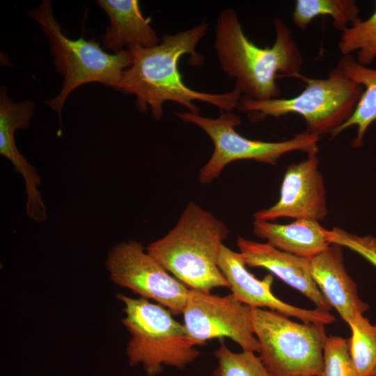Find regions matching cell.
<instances>
[{"label": "cell", "mask_w": 376, "mask_h": 376, "mask_svg": "<svg viewBox=\"0 0 376 376\" xmlns=\"http://www.w3.org/2000/svg\"><path fill=\"white\" fill-rule=\"evenodd\" d=\"M376 5V3H375ZM338 49L343 56L357 52L356 61L367 66L376 58V6L365 20L359 18L342 31Z\"/></svg>", "instance_id": "obj_21"}, {"label": "cell", "mask_w": 376, "mask_h": 376, "mask_svg": "<svg viewBox=\"0 0 376 376\" xmlns=\"http://www.w3.org/2000/svg\"><path fill=\"white\" fill-rule=\"evenodd\" d=\"M207 29L208 24L203 22L175 34H165L154 47H128L132 64L123 72L117 89L135 95L137 109L145 112L150 107L157 120L163 116L166 101L177 102L194 113L200 109L194 101L206 102L223 111L237 108L242 94L236 88L224 93L198 92L184 83L179 71V60L185 54L191 55L194 65L202 63L203 58L196 47Z\"/></svg>", "instance_id": "obj_1"}, {"label": "cell", "mask_w": 376, "mask_h": 376, "mask_svg": "<svg viewBox=\"0 0 376 376\" xmlns=\"http://www.w3.org/2000/svg\"><path fill=\"white\" fill-rule=\"evenodd\" d=\"M274 28L273 45L260 47L245 35L234 9L219 14L214 40L217 59L243 97L256 101L279 98L281 92L276 79L300 73L304 58L290 29L279 18L274 20Z\"/></svg>", "instance_id": "obj_2"}, {"label": "cell", "mask_w": 376, "mask_h": 376, "mask_svg": "<svg viewBox=\"0 0 376 376\" xmlns=\"http://www.w3.org/2000/svg\"><path fill=\"white\" fill-rule=\"evenodd\" d=\"M116 297L124 305L121 321L130 335L126 347L130 366L141 364L148 376H155L163 365L183 369L200 356L184 324L169 309L141 297Z\"/></svg>", "instance_id": "obj_4"}, {"label": "cell", "mask_w": 376, "mask_h": 376, "mask_svg": "<svg viewBox=\"0 0 376 376\" xmlns=\"http://www.w3.org/2000/svg\"><path fill=\"white\" fill-rule=\"evenodd\" d=\"M176 116L183 122L199 127L214 143L212 155L199 173V182L203 185L211 183L220 175L226 166L236 160L252 159L275 165L285 153L292 151L308 153L318 149L319 136L308 131L280 142L249 139L235 130L242 120L232 111L220 110L217 118L203 117L189 111L176 113Z\"/></svg>", "instance_id": "obj_8"}, {"label": "cell", "mask_w": 376, "mask_h": 376, "mask_svg": "<svg viewBox=\"0 0 376 376\" xmlns=\"http://www.w3.org/2000/svg\"><path fill=\"white\" fill-rule=\"evenodd\" d=\"M350 355L359 376H373L376 370V324H372L362 314L348 323Z\"/></svg>", "instance_id": "obj_20"}, {"label": "cell", "mask_w": 376, "mask_h": 376, "mask_svg": "<svg viewBox=\"0 0 376 376\" xmlns=\"http://www.w3.org/2000/svg\"><path fill=\"white\" fill-rule=\"evenodd\" d=\"M105 265L115 284L139 297L155 301L173 315L182 313L189 289L171 276L139 242L129 240L115 245Z\"/></svg>", "instance_id": "obj_9"}, {"label": "cell", "mask_w": 376, "mask_h": 376, "mask_svg": "<svg viewBox=\"0 0 376 376\" xmlns=\"http://www.w3.org/2000/svg\"><path fill=\"white\" fill-rule=\"evenodd\" d=\"M253 233L279 250L309 260L331 244L329 230L313 219H296L288 224L255 219Z\"/></svg>", "instance_id": "obj_17"}, {"label": "cell", "mask_w": 376, "mask_h": 376, "mask_svg": "<svg viewBox=\"0 0 376 376\" xmlns=\"http://www.w3.org/2000/svg\"><path fill=\"white\" fill-rule=\"evenodd\" d=\"M329 239L331 244L345 246L355 251L376 267V238L370 236L359 237L340 228H334L329 230Z\"/></svg>", "instance_id": "obj_24"}, {"label": "cell", "mask_w": 376, "mask_h": 376, "mask_svg": "<svg viewBox=\"0 0 376 376\" xmlns=\"http://www.w3.org/2000/svg\"><path fill=\"white\" fill-rule=\"evenodd\" d=\"M29 15L40 25L48 38L54 65L63 77L60 93L46 102L58 114L60 120L68 97L79 86L99 82L118 88L123 72L132 64L128 50L108 54L94 39L68 38L54 17L50 0L42 1L29 11Z\"/></svg>", "instance_id": "obj_5"}, {"label": "cell", "mask_w": 376, "mask_h": 376, "mask_svg": "<svg viewBox=\"0 0 376 376\" xmlns=\"http://www.w3.org/2000/svg\"><path fill=\"white\" fill-rule=\"evenodd\" d=\"M373 376H376V370L375 371V373H374V375Z\"/></svg>", "instance_id": "obj_25"}, {"label": "cell", "mask_w": 376, "mask_h": 376, "mask_svg": "<svg viewBox=\"0 0 376 376\" xmlns=\"http://www.w3.org/2000/svg\"><path fill=\"white\" fill-rule=\"evenodd\" d=\"M359 11L354 0H297L292 19L298 28L305 29L315 17L329 15L333 26L343 31L359 19Z\"/></svg>", "instance_id": "obj_19"}, {"label": "cell", "mask_w": 376, "mask_h": 376, "mask_svg": "<svg viewBox=\"0 0 376 376\" xmlns=\"http://www.w3.org/2000/svg\"><path fill=\"white\" fill-rule=\"evenodd\" d=\"M34 107L35 104L31 100L14 102L9 97L7 88L1 87L0 154L10 161L15 171L23 177L26 201L30 204H37L42 199L38 190L41 179L37 170L17 149L15 133L17 130L25 129L29 125Z\"/></svg>", "instance_id": "obj_15"}, {"label": "cell", "mask_w": 376, "mask_h": 376, "mask_svg": "<svg viewBox=\"0 0 376 376\" xmlns=\"http://www.w3.org/2000/svg\"><path fill=\"white\" fill-rule=\"evenodd\" d=\"M322 376H359L349 347V340L339 336L327 338L323 349Z\"/></svg>", "instance_id": "obj_23"}, {"label": "cell", "mask_w": 376, "mask_h": 376, "mask_svg": "<svg viewBox=\"0 0 376 376\" xmlns=\"http://www.w3.org/2000/svg\"><path fill=\"white\" fill-rule=\"evenodd\" d=\"M350 79L364 87L352 116L331 134V137L345 129L357 127V134L352 141L354 148H359L369 126L376 122V69L359 64L351 55L343 56L336 65Z\"/></svg>", "instance_id": "obj_18"}, {"label": "cell", "mask_w": 376, "mask_h": 376, "mask_svg": "<svg viewBox=\"0 0 376 376\" xmlns=\"http://www.w3.org/2000/svg\"><path fill=\"white\" fill-rule=\"evenodd\" d=\"M308 376H309V375H308Z\"/></svg>", "instance_id": "obj_26"}, {"label": "cell", "mask_w": 376, "mask_h": 376, "mask_svg": "<svg viewBox=\"0 0 376 376\" xmlns=\"http://www.w3.org/2000/svg\"><path fill=\"white\" fill-rule=\"evenodd\" d=\"M293 77L305 83L298 95L265 101L241 97L237 108L254 120L299 114L306 120L307 131L320 136L331 134L352 116L363 91L337 66L326 79L308 78L301 73Z\"/></svg>", "instance_id": "obj_6"}, {"label": "cell", "mask_w": 376, "mask_h": 376, "mask_svg": "<svg viewBox=\"0 0 376 376\" xmlns=\"http://www.w3.org/2000/svg\"><path fill=\"white\" fill-rule=\"evenodd\" d=\"M259 357L271 376H322L324 325L298 323L275 311L252 308Z\"/></svg>", "instance_id": "obj_7"}, {"label": "cell", "mask_w": 376, "mask_h": 376, "mask_svg": "<svg viewBox=\"0 0 376 376\" xmlns=\"http://www.w3.org/2000/svg\"><path fill=\"white\" fill-rule=\"evenodd\" d=\"M237 245L246 266L263 267L301 292L318 308L329 311L331 306L315 284L310 260L281 250L268 243H260L238 237Z\"/></svg>", "instance_id": "obj_13"}, {"label": "cell", "mask_w": 376, "mask_h": 376, "mask_svg": "<svg viewBox=\"0 0 376 376\" xmlns=\"http://www.w3.org/2000/svg\"><path fill=\"white\" fill-rule=\"evenodd\" d=\"M229 230L210 212L194 202L187 205L176 225L146 251L189 289L210 292L229 284L218 260Z\"/></svg>", "instance_id": "obj_3"}, {"label": "cell", "mask_w": 376, "mask_h": 376, "mask_svg": "<svg viewBox=\"0 0 376 376\" xmlns=\"http://www.w3.org/2000/svg\"><path fill=\"white\" fill-rule=\"evenodd\" d=\"M182 315L186 330L197 345L227 337L244 351L259 352L260 344L252 323V307L232 293L219 296L189 289Z\"/></svg>", "instance_id": "obj_10"}, {"label": "cell", "mask_w": 376, "mask_h": 376, "mask_svg": "<svg viewBox=\"0 0 376 376\" xmlns=\"http://www.w3.org/2000/svg\"><path fill=\"white\" fill-rule=\"evenodd\" d=\"M219 267L229 284L232 294L241 302L252 308H268L288 317H295L304 323L328 324L335 321L329 311L319 308H301L278 299L271 291L273 276L269 274L258 279L246 269L242 255L221 246Z\"/></svg>", "instance_id": "obj_12"}, {"label": "cell", "mask_w": 376, "mask_h": 376, "mask_svg": "<svg viewBox=\"0 0 376 376\" xmlns=\"http://www.w3.org/2000/svg\"><path fill=\"white\" fill-rule=\"evenodd\" d=\"M341 246L331 244L310 260L312 277L329 305L347 324L363 314L368 305L359 297L355 282L347 273Z\"/></svg>", "instance_id": "obj_14"}, {"label": "cell", "mask_w": 376, "mask_h": 376, "mask_svg": "<svg viewBox=\"0 0 376 376\" xmlns=\"http://www.w3.org/2000/svg\"><path fill=\"white\" fill-rule=\"evenodd\" d=\"M97 3L110 21L101 36L103 48L117 54L125 46L151 47L160 42L150 18L143 17L139 1L98 0Z\"/></svg>", "instance_id": "obj_16"}, {"label": "cell", "mask_w": 376, "mask_h": 376, "mask_svg": "<svg viewBox=\"0 0 376 376\" xmlns=\"http://www.w3.org/2000/svg\"><path fill=\"white\" fill-rule=\"evenodd\" d=\"M318 151L309 152L306 159L287 167L278 202L256 212L255 219L272 221L289 217L319 221L327 216L326 189L319 171Z\"/></svg>", "instance_id": "obj_11"}, {"label": "cell", "mask_w": 376, "mask_h": 376, "mask_svg": "<svg viewBox=\"0 0 376 376\" xmlns=\"http://www.w3.org/2000/svg\"><path fill=\"white\" fill-rule=\"evenodd\" d=\"M214 356L218 365L214 376H271L254 352L243 350L235 353L221 341Z\"/></svg>", "instance_id": "obj_22"}]
</instances>
